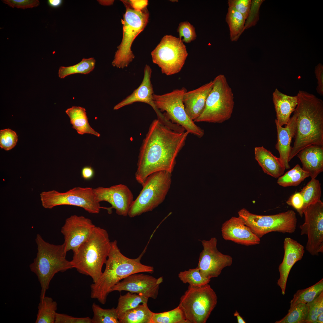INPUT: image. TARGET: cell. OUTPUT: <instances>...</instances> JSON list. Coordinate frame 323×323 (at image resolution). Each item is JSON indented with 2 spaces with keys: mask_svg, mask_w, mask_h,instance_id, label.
<instances>
[{
  "mask_svg": "<svg viewBox=\"0 0 323 323\" xmlns=\"http://www.w3.org/2000/svg\"><path fill=\"white\" fill-rule=\"evenodd\" d=\"M166 127L157 119L151 124L141 145L135 177L142 185L150 174L165 171L171 173L176 159L185 145L189 134Z\"/></svg>",
  "mask_w": 323,
  "mask_h": 323,
  "instance_id": "1",
  "label": "cell"
},
{
  "mask_svg": "<svg viewBox=\"0 0 323 323\" xmlns=\"http://www.w3.org/2000/svg\"><path fill=\"white\" fill-rule=\"evenodd\" d=\"M298 104L294 112L296 126L295 141L289 157V162L298 153L311 145L323 146V101L314 95L300 90Z\"/></svg>",
  "mask_w": 323,
  "mask_h": 323,
  "instance_id": "2",
  "label": "cell"
},
{
  "mask_svg": "<svg viewBox=\"0 0 323 323\" xmlns=\"http://www.w3.org/2000/svg\"><path fill=\"white\" fill-rule=\"evenodd\" d=\"M145 252L144 250L136 258H130L121 252L116 240L111 242L105 269L99 280L91 285V298L104 304L112 288L121 280L135 273H153V266L144 265L141 262Z\"/></svg>",
  "mask_w": 323,
  "mask_h": 323,
  "instance_id": "3",
  "label": "cell"
},
{
  "mask_svg": "<svg viewBox=\"0 0 323 323\" xmlns=\"http://www.w3.org/2000/svg\"><path fill=\"white\" fill-rule=\"evenodd\" d=\"M111 247L108 234L105 229L95 227L90 235L74 252L71 262L73 268L89 276L96 282L102 273Z\"/></svg>",
  "mask_w": 323,
  "mask_h": 323,
  "instance_id": "4",
  "label": "cell"
},
{
  "mask_svg": "<svg viewBox=\"0 0 323 323\" xmlns=\"http://www.w3.org/2000/svg\"><path fill=\"white\" fill-rule=\"evenodd\" d=\"M37 252L33 263L29 265L31 271L37 276L41 290L40 300L45 296L50 282L56 273L73 268L71 261L66 259L63 244L54 245L43 240L39 234L35 239Z\"/></svg>",
  "mask_w": 323,
  "mask_h": 323,
  "instance_id": "5",
  "label": "cell"
},
{
  "mask_svg": "<svg viewBox=\"0 0 323 323\" xmlns=\"http://www.w3.org/2000/svg\"><path fill=\"white\" fill-rule=\"evenodd\" d=\"M206 102L203 111L194 122L220 123L229 119L232 114L234 102L233 93L226 76H217Z\"/></svg>",
  "mask_w": 323,
  "mask_h": 323,
  "instance_id": "6",
  "label": "cell"
},
{
  "mask_svg": "<svg viewBox=\"0 0 323 323\" xmlns=\"http://www.w3.org/2000/svg\"><path fill=\"white\" fill-rule=\"evenodd\" d=\"M122 1L126 11L121 19L123 35L122 41L117 47L112 62L114 67L120 68L127 67L135 58L131 50L132 42L143 30L148 21L149 13L147 7L140 11L134 9L127 1Z\"/></svg>",
  "mask_w": 323,
  "mask_h": 323,
  "instance_id": "7",
  "label": "cell"
},
{
  "mask_svg": "<svg viewBox=\"0 0 323 323\" xmlns=\"http://www.w3.org/2000/svg\"><path fill=\"white\" fill-rule=\"evenodd\" d=\"M171 173L160 171L149 175L142 188L133 200L128 215L132 218L152 211L164 200L172 182Z\"/></svg>",
  "mask_w": 323,
  "mask_h": 323,
  "instance_id": "8",
  "label": "cell"
},
{
  "mask_svg": "<svg viewBox=\"0 0 323 323\" xmlns=\"http://www.w3.org/2000/svg\"><path fill=\"white\" fill-rule=\"evenodd\" d=\"M217 302V294L208 284L200 287L189 285L178 306L189 323H205Z\"/></svg>",
  "mask_w": 323,
  "mask_h": 323,
  "instance_id": "9",
  "label": "cell"
},
{
  "mask_svg": "<svg viewBox=\"0 0 323 323\" xmlns=\"http://www.w3.org/2000/svg\"><path fill=\"white\" fill-rule=\"evenodd\" d=\"M239 216L252 232L260 238L272 232L292 233L296 229L297 219L292 210L274 215H258L245 208L238 212Z\"/></svg>",
  "mask_w": 323,
  "mask_h": 323,
  "instance_id": "10",
  "label": "cell"
},
{
  "mask_svg": "<svg viewBox=\"0 0 323 323\" xmlns=\"http://www.w3.org/2000/svg\"><path fill=\"white\" fill-rule=\"evenodd\" d=\"M40 198L43 207L51 209L57 206L67 205L79 207L89 213H99L100 206L94 189L91 187H74L65 192L53 190L43 191Z\"/></svg>",
  "mask_w": 323,
  "mask_h": 323,
  "instance_id": "11",
  "label": "cell"
},
{
  "mask_svg": "<svg viewBox=\"0 0 323 323\" xmlns=\"http://www.w3.org/2000/svg\"><path fill=\"white\" fill-rule=\"evenodd\" d=\"M187 91L182 88L162 95L153 94V100L157 108L162 112H165L163 114L168 120L181 126L189 133L200 138L204 135V130L190 118L185 110L182 98Z\"/></svg>",
  "mask_w": 323,
  "mask_h": 323,
  "instance_id": "12",
  "label": "cell"
},
{
  "mask_svg": "<svg viewBox=\"0 0 323 323\" xmlns=\"http://www.w3.org/2000/svg\"><path fill=\"white\" fill-rule=\"evenodd\" d=\"M153 62L162 74L171 75L181 70L188 55L186 46L179 37L166 35L152 52Z\"/></svg>",
  "mask_w": 323,
  "mask_h": 323,
  "instance_id": "13",
  "label": "cell"
},
{
  "mask_svg": "<svg viewBox=\"0 0 323 323\" xmlns=\"http://www.w3.org/2000/svg\"><path fill=\"white\" fill-rule=\"evenodd\" d=\"M304 222L300 226L301 234H306V250L312 255L323 252V202L319 200L307 206L303 211Z\"/></svg>",
  "mask_w": 323,
  "mask_h": 323,
  "instance_id": "14",
  "label": "cell"
},
{
  "mask_svg": "<svg viewBox=\"0 0 323 323\" xmlns=\"http://www.w3.org/2000/svg\"><path fill=\"white\" fill-rule=\"evenodd\" d=\"M201 241L203 249L199 254L197 267L204 277L211 279L218 277L224 268L231 266L233 258L218 251L216 237Z\"/></svg>",
  "mask_w": 323,
  "mask_h": 323,
  "instance_id": "15",
  "label": "cell"
},
{
  "mask_svg": "<svg viewBox=\"0 0 323 323\" xmlns=\"http://www.w3.org/2000/svg\"><path fill=\"white\" fill-rule=\"evenodd\" d=\"M95 226L89 219L83 216L71 215L65 220L61 231L64 237L65 252H75L89 238Z\"/></svg>",
  "mask_w": 323,
  "mask_h": 323,
  "instance_id": "16",
  "label": "cell"
},
{
  "mask_svg": "<svg viewBox=\"0 0 323 323\" xmlns=\"http://www.w3.org/2000/svg\"><path fill=\"white\" fill-rule=\"evenodd\" d=\"M94 191L99 202L105 201L111 205V207L106 208L108 213H111L114 208L119 215H128L134 200L133 194L127 185L120 184L107 188L99 187Z\"/></svg>",
  "mask_w": 323,
  "mask_h": 323,
  "instance_id": "17",
  "label": "cell"
},
{
  "mask_svg": "<svg viewBox=\"0 0 323 323\" xmlns=\"http://www.w3.org/2000/svg\"><path fill=\"white\" fill-rule=\"evenodd\" d=\"M135 273L128 276L115 285L111 292L128 291L138 294L148 298H157L160 285L163 281V277L158 278L143 274Z\"/></svg>",
  "mask_w": 323,
  "mask_h": 323,
  "instance_id": "18",
  "label": "cell"
},
{
  "mask_svg": "<svg viewBox=\"0 0 323 323\" xmlns=\"http://www.w3.org/2000/svg\"><path fill=\"white\" fill-rule=\"evenodd\" d=\"M152 72L150 67L146 65L144 70L143 79L141 84L131 94L115 105L113 109L118 110L136 102L144 103L152 107L156 114L157 119L162 124H165L168 122L167 119L157 108L153 100V95L154 93L151 80Z\"/></svg>",
  "mask_w": 323,
  "mask_h": 323,
  "instance_id": "19",
  "label": "cell"
},
{
  "mask_svg": "<svg viewBox=\"0 0 323 323\" xmlns=\"http://www.w3.org/2000/svg\"><path fill=\"white\" fill-rule=\"evenodd\" d=\"M222 235L225 240L238 244L249 246L257 245L260 238L256 236L239 216L233 217L223 223Z\"/></svg>",
  "mask_w": 323,
  "mask_h": 323,
  "instance_id": "20",
  "label": "cell"
},
{
  "mask_svg": "<svg viewBox=\"0 0 323 323\" xmlns=\"http://www.w3.org/2000/svg\"><path fill=\"white\" fill-rule=\"evenodd\" d=\"M284 255L282 262L278 267L280 276L277 284L281 290L282 294L285 293L288 277L292 267L302 258L304 252L303 246L290 237H286L284 242Z\"/></svg>",
  "mask_w": 323,
  "mask_h": 323,
  "instance_id": "21",
  "label": "cell"
},
{
  "mask_svg": "<svg viewBox=\"0 0 323 323\" xmlns=\"http://www.w3.org/2000/svg\"><path fill=\"white\" fill-rule=\"evenodd\" d=\"M211 80L195 89L186 92L182 101L185 112L194 121L202 113L205 108L207 97L213 86Z\"/></svg>",
  "mask_w": 323,
  "mask_h": 323,
  "instance_id": "22",
  "label": "cell"
},
{
  "mask_svg": "<svg viewBox=\"0 0 323 323\" xmlns=\"http://www.w3.org/2000/svg\"><path fill=\"white\" fill-rule=\"evenodd\" d=\"M302 164V169L311 178L323 171V146L311 145L302 149L296 155Z\"/></svg>",
  "mask_w": 323,
  "mask_h": 323,
  "instance_id": "23",
  "label": "cell"
},
{
  "mask_svg": "<svg viewBox=\"0 0 323 323\" xmlns=\"http://www.w3.org/2000/svg\"><path fill=\"white\" fill-rule=\"evenodd\" d=\"M275 122L277 132V142L275 148L279 153V158L282 161L285 169H288L290 168L288 158L292 148V140L295 131V117L293 114L284 127L280 126L276 119Z\"/></svg>",
  "mask_w": 323,
  "mask_h": 323,
  "instance_id": "24",
  "label": "cell"
},
{
  "mask_svg": "<svg viewBox=\"0 0 323 323\" xmlns=\"http://www.w3.org/2000/svg\"><path fill=\"white\" fill-rule=\"evenodd\" d=\"M272 99L276 113V120L280 126L286 125L289 121L290 115L298 104L297 95L289 96L283 94L277 89L272 94Z\"/></svg>",
  "mask_w": 323,
  "mask_h": 323,
  "instance_id": "25",
  "label": "cell"
},
{
  "mask_svg": "<svg viewBox=\"0 0 323 323\" xmlns=\"http://www.w3.org/2000/svg\"><path fill=\"white\" fill-rule=\"evenodd\" d=\"M254 153L255 160L265 173L275 178L284 174L285 168L280 158L263 146L255 147Z\"/></svg>",
  "mask_w": 323,
  "mask_h": 323,
  "instance_id": "26",
  "label": "cell"
},
{
  "mask_svg": "<svg viewBox=\"0 0 323 323\" xmlns=\"http://www.w3.org/2000/svg\"><path fill=\"white\" fill-rule=\"evenodd\" d=\"M65 112L70 118L72 127L80 134H90L98 137L100 134L95 131L89 124L86 109L80 106H73L68 109Z\"/></svg>",
  "mask_w": 323,
  "mask_h": 323,
  "instance_id": "27",
  "label": "cell"
},
{
  "mask_svg": "<svg viewBox=\"0 0 323 323\" xmlns=\"http://www.w3.org/2000/svg\"><path fill=\"white\" fill-rule=\"evenodd\" d=\"M153 313L147 303L142 304L126 311L118 319L120 323H152Z\"/></svg>",
  "mask_w": 323,
  "mask_h": 323,
  "instance_id": "28",
  "label": "cell"
},
{
  "mask_svg": "<svg viewBox=\"0 0 323 323\" xmlns=\"http://www.w3.org/2000/svg\"><path fill=\"white\" fill-rule=\"evenodd\" d=\"M38 309L36 323H55L57 303L51 298L45 296L40 300Z\"/></svg>",
  "mask_w": 323,
  "mask_h": 323,
  "instance_id": "29",
  "label": "cell"
},
{
  "mask_svg": "<svg viewBox=\"0 0 323 323\" xmlns=\"http://www.w3.org/2000/svg\"><path fill=\"white\" fill-rule=\"evenodd\" d=\"M323 291V278L307 288L298 290L290 302V307L288 312L299 303L306 304L312 301Z\"/></svg>",
  "mask_w": 323,
  "mask_h": 323,
  "instance_id": "30",
  "label": "cell"
},
{
  "mask_svg": "<svg viewBox=\"0 0 323 323\" xmlns=\"http://www.w3.org/2000/svg\"><path fill=\"white\" fill-rule=\"evenodd\" d=\"M245 20L240 13L233 7H229L226 21L229 26L231 41L238 39L244 28Z\"/></svg>",
  "mask_w": 323,
  "mask_h": 323,
  "instance_id": "31",
  "label": "cell"
},
{
  "mask_svg": "<svg viewBox=\"0 0 323 323\" xmlns=\"http://www.w3.org/2000/svg\"><path fill=\"white\" fill-rule=\"evenodd\" d=\"M148 298L142 295L129 292L120 295L116 308L119 318L126 311L135 308L141 303H147Z\"/></svg>",
  "mask_w": 323,
  "mask_h": 323,
  "instance_id": "32",
  "label": "cell"
},
{
  "mask_svg": "<svg viewBox=\"0 0 323 323\" xmlns=\"http://www.w3.org/2000/svg\"><path fill=\"white\" fill-rule=\"evenodd\" d=\"M304 200L302 212L308 205L320 200L322 195L321 184L316 178H311L299 192Z\"/></svg>",
  "mask_w": 323,
  "mask_h": 323,
  "instance_id": "33",
  "label": "cell"
},
{
  "mask_svg": "<svg viewBox=\"0 0 323 323\" xmlns=\"http://www.w3.org/2000/svg\"><path fill=\"white\" fill-rule=\"evenodd\" d=\"M95 63V59L94 58L91 57L83 58L79 63L73 65L60 66L58 71L59 77L60 78H64L72 74H88L94 69Z\"/></svg>",
  "mask_w": 323,
  "mask_h": 323,
  "instance_id": "34",
  "label": "cell"
},
{
  "mask_svg": "<svg viewBox=\"0 0 323 323\" xmlns=\"http://www.w3.org/2000/svg\"><path fill=\"white\" fill-rule=\"evenodd\" d=\"M310 176L309 173L303 170L299 164L278 178L277 183L283 187L296 186L305 179Z\"/></svg>",
  "mask_w": 323,
  "mask_h": 323,
  "instance_id": "35",
  "label": "cell"
},
{
  "mask_svg": "<svg viewBox=\"0 0 323 323\" xmlns=\"http://www.w3.org/2000/svg\"><path fill=\"white\" fill-rule=\"evenodd\" d=\"M152 323H189L181 309L177 307L169 311L153 313Z\"/></svg>",
  "mask_w": 323,
  "mask_h": 323,
  "instance_id": "36",
  "label": "cell"
},
{
  "mask_svg": "<svg viewBox=\"0 0 323 323\" xmlns=\"http://www.w3.org/2000/svg\"><path fill=\"white\" fill-rule=\"evenodd\" d=\"M93 316L92 323H120L116 309H104L94 303L92 305Z\"/></svg>",
  "mask_w": 323,
  "mask_h": 323,
  "instance_id": "37",
  "label": "cell"
},
{
  "mask_svg": "<svg viewBox=\"0 0 323 323\" xmlns=\"http://www.w3.org/2000/svg\"><path fill=\"white\" fill-rule=\"evenodd\" d=\"M179 279L184 284L194 287H200L209 283L211 279L203 277L197 267L180 272L178 275Z\"/></svg>",
  "mask_w": 323,
  "mask_h": 323,
  "instance_id": "38",
  "label": "cell"
},
{
  "mask_svg": "<svg viewBox=\"0 0 323 323\" xmlns=\"http://www.w3.org/2000/svg\"><path fill=\"white\" fill-rule=\"evenodd\" d=\"M308 316L306 304L299 303L296 305L283 318L275 323H306Z\"/></svg>",
  "mask_w": 323,
  "mask_h": 323,
  "instance_id": "39",
  "label": "cell"
},
{
  "mask_svg": "<svg viewBox=\"0 0 323 323\" xmlns=\"http://www.w3.org/2000/svg\"><path fill=\"white\" fill-rule=\"evenodd\" d=\"M308 316L306 323H314L318 316L323 313V291L312 301L306 303Z\"/></svg>",
  "mask_w": 323,
  "mask_h": 323,
  "instance_id": "40",
  "label": "cell"
},
{
  "mask_svg": "<svg viewBox=\"0 0 323 323\" xmlns=\"http://www.w3.org/2000/svg\"><path fill=\"white\" fill-rule=\"evenodd\" d=\"M18 136L16 132L9 129L0 131V147L6 150H9L16 145Z\"/></svg>",
  "mask_w": 323,
  "mask_h": 323,
  "instance_id": "41",
  "label": "cell"
},
{
  "mask_svg": "<svg viewBox=\"0 0 323 323\" xmlns=\"http://www.w3.org/2000/svg\"><path fill=\"white\" fill-rule=\"evenodd\" d=\"M177 31L179 33V38L183 42L189 43L195 40L196 37L195 28L187 21L180 22L179 24Z\"/></svg>",
  "mask_w": 323,
  "mask_h": 323,
  "instance_id": "42",
  "label": "cell"
},
{
  "mask_svg": "<svg viewBox=\"0 0 323 323\" xmlns=\"http://www.w3.org/2000/svg\"><path fill=\"white\" fill-rule=\"evenodd\" d=\"M229 7H232L240 13L246 20L249 16L252 4L251 0H228Z\"/></svg>",
  "mask_w": 323,
  "mask_h": 323,
  "instance_id": "43",
  "label": "cell"
},
{
  "mask_svg": "<svg viewBox=\"0 0 323 323\" xmlns=\"http://www.w3.org/2000/svg\"><path fill=\"white\" fill-rule=\"evenodd\" d=\"M55 323H92L89 317H76L67 314L58 313L56 314Z\"/></svg>",
  "mask_w": 323,
  "mask_h": 323,
  "instance_id": "44",
  "label": "cell"
},
{
  "mask_svg": "<svg viewBox=\"0 0 323 323\" xmlns=\"http://www.w3.org/2000/svg\"><path fill=\"white\" fill-rule=\"evenodd\" d=\"M2 1L11 7L23 9L36 7L39 4V1L38 0H4Z\"/></svg>",
  "mask_w": 323,
  "mask_h": 323,
  "instance_id": "45",
  "label": "cell"
},
{
  "mask_svg": "<svg viewBox=\"0 0 323 323\" xmlns=\"http://www.w3.org/2000/svg\"><path fill=\"white\" fill-rule=\"evenodd\" d=\"M286 203L295 209L300 216H302L303 214L302 209L304 200L299 192L295 193L291 195L286 201Z\"/></svg>",
  "mask_w": 323,
  "mask_h": 323,
  "instance_id": "46",
  "label": "cell"
},
{
  "mask_svg": "<svg viewBox=\"0 0 323 323\" xmlns=\"http://www.w3.org/2000/svg\"><path fill=\"white\" fill-rule=\"evenodd\" d=\"M316 77L317 79V86L316 90L320 95H323V66L319 63L315 67L314 71Z\"/></svg>",
  "mask_w": 323,
  "mask_h": 323,
  "instance_id": "47",
  "label": "cell"
},
{
  "mask_svg": "<svg viewBox=\"0 0 323 323\" xmlns=\"http://www.w3.org/2000/svg\"><path fill=\"white\" fill-rule=\"evenodd\" d=\"M127 1L134 9L138 11L141 10L146 7L148 1L147 0H131Z\"/></svg>",
  "mask_w": 323,
  "mask_h": 323,
  "instance_id": "48",
  "label": "cell"
},
{
  "mask_svg": "<svg viewBox=\"0 0 323 323\" xmlns=\"http://www.w3.org/2000/svg\"><path fill=\"white\" fill-rule=\"evenodd\" d=\"M81 175L83 179L85 180H89L94 176L95 171L91 166H85L81 170Z\"/></svg>",
  "mask_w": 323,
  "mask_h": 323,
  "instance_id": "49",
  "label": "cell"
},
{
  "mask_svg": "<svg viewBox=\"0 0 323 323\" xmlns=\"http://www.w3.org/2000/svg\"><path fill=\"white\" fill-rule=\"evenodd\" d=\"M63 1L62 0H48V3L51 7L57 8L60 7L62 4Z\"/></svg>",
  "mask_w": 323,
  "mask_h": 323,
  "instance_id": "50",
  "label": "cell"
},
{
  "mask_svg": "<svg viewBox=\"0 0 323 323\" xmlns=\"http://www.w3.org/2000/svg\"><path fill=\"white\" fill-rule=\"evenodd\" d=\"M234 316L236 317L237 322L238 323H246V322L244 320L243 318L240 315L239 313L237 310H236L234 313Z\"/></svg>",
  "mask_w": 323,
  "mask_h": 323,
  "instance_id": "51",
  "label": "cell"
},
{
  "mask_svg": "<svg viewBox=\"0 0 323 323\" xmlns=\"http://www.w3.org/2000/svg\"><path fill=\"white\" fill-rule=\"evenodd\" d=\"M99 3L103 5H110L112 4L114 0H97Z\"/></svg>",
  "mask_w": 323,
  "mask_h": 323,
  "instance_id": "52",
  "label": "cell"
},
{
  "mask_svg": "<svg viewBox=\"0 0 323 323\" xmlns=\"http://www.w3.org/2000/svg\"><path fill=\"white\" fill-rule=\"evenodd\" d=\"M323 313L320 314L317 317L314 323H323Z\"/></svg>",
  "mask_w": 323,
  "mask_h": 323,
  "instance_id": "53",
  "label": "cell"
}]
</instances>
